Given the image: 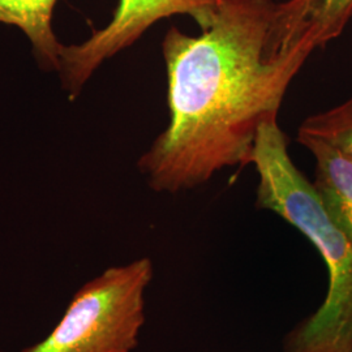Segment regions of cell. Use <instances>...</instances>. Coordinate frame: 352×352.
I'll list each match as a JSON object with an SVG mask.
<instances>
[{
    "instance_id": "6da1fadb",
    "label": "cell",
    "mask_w": 352,
    "mask_h": 352,
    "mask_svg": "<svg viewBox=\"0 0 352 352\" xmlns=\"http://www.w3.org/2000/svg\"><path fill=\"white\" fill-rule=\"evenodd\" d=\"M315 42L276 0H221L190 36L162 41L170 122L139 161L157 192L197 188L227 167L250 164L260 126L277 118Z\"/></svg>"
},
{
    "instance_id": "7a4b0ae2",
    "label": "cell",
    "mask_w": 352,
    "mask_h": 352,
    "mask_svg": "<svg viewBox=\"0 0 352 352\" xmlns=\"http://www.w3.org/2000/svg\"><path fill=\"white\" fill-rule=\"evenodd\" d=\"M250 164L258 174L257 208L299 230L327 266L325 300L289 331L282 352H352V241L327 213L314 183L292 162L277 118L260 126Z\"/></svg>"
},
{
    "instance_id": "3957f363",
    "label": "cell",
    "mask_w": 352,
    "mask_h": 352,
    "mask_svg": "<svg viewBox=\"0 0 352 352\" xmlns=\"http://www.w3.org/2000/svg\"><path fill=\"white\" fill-rule=\"evenodd\" d=\"M151 258L106 269L76 292L45 340L20 352H132L145 324Z\"/></svg>"
},
{
    "instance_id": "277c9868",
    "label": "cell",
    "mask_w": 352,
    "mask_h": 352,
    "mask_svg": "<svg viewBox=\"0 0 352 352\" xmlns=\"http://www.w3.org/2000/svg\"><path fill=\"white\" fill-rule=\"evenodd\" d=\"M221 0H119L113 20L94 30L81 45L63 46L59 72L71 98L80 93L89 77L104 60L126 50L155 23L177 14L206 25Z\"/></svg>"
},
{
    "instance_id": "5b68a950",
    "label": "cell",
    "mask_w": 352,
    "mask_h": 352,
    "mask_svg": "<svg viewBox=\"0 0 352 352\" xmlns=\"http://www.w3.org/2000/svg\"><path fill=\"white\" fill-rule=\"evenodd\" d=\"M315 158L314 187L327 213L352 241V161L322 141L298 140Z\"/></svg>"
},
{
    "instance_id": "8992f818",
    "label": "cell",
    "mask_w": 352,
    "mask_h": 352,
    "mask_svg": "<svg viewBox=\"0 0 352 352\" xmlns=\"http://www.w3.org/2000/svg\"><path fill=\"white\" fill-rule=\"evenodd\" d=\"M58 0H0V24L21 29L32 42L43 69L59 71L63 45L52 30V14Z\"/></svg>"
},
{
    "instance_id": "52a82bcc",
    "label": "cell",
    "mask_w": 352,
    "mask_h": 352,
    "mask_svg": "<svg viewBox=\"0 0 352 352\" xmlns=\"http://www.w3.org/2000/svg\"><path fill=\"white\" fill-rule=\"evenodd\" d=\"M322 141L352 161V98L308 116L299 126L298 140Z\"/></svg>"
},
{
    "instance_id": "ba28073f",
    "label": "cell",
    "mask_w": 352,
    "mask_h": 352,
    "mask_svg": "<svg viewBox=\"0 0 352 352\" xmlns=\"http://www.w3.org/2000/svg\"><path fill=\"white\" fill-rule=\"evenodd\" d=\"M300 10L316 49L338 37L352 16V0H291Z\"/></svg>"
},
{
    "instance_id": "9c48e42d",
    "label": "cell",
    "mask_w": 352,
    "mask_h": 352,
    "mask_svg": "<svg viewBox=\"0 0 352 352\" xmlns=\"http://www.w3.org/2000/svg\"><path fill=\"white\" fill-rule=\"evenodd\" d=\"M0 352H1V351H0Z\"/></svg>"
}]
</instances>
